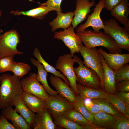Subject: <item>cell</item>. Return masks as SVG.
I'll list each match as a JSON object with an SVG mask.
<instances>
[{"label": "cell", "instance_id": "6da1fadb", "mask_svg": "<svg viewBox=\"0 0 129 129\" xmlns=\"http://www.w3.org/2000/svg\"><path fill=\"white\" fill-rule=\"evenodd\" d=\"M76 34L84 46L88 48L102 46L105 48L110 53H122L123 49L113 39L102 32L97 33L90 30H85Z\"/></svg>", "mask_w": 129, "mask_h": 129}, {"label": "cell", "instance_id": "7a4b0ae2", "mask_svg": "<svg viewBox=\"0 0 129 129\" xmlns=\"http://www.w3.org/2000/svg\"><path fill=\"white\" fill-rule=\"evenodd\" d=\"M0 86V109L11 105L15 97L23 91L20 78L14 75L4 73L1 75Z\"/></svg>", "mask_w": 129, "mask_h": 129}, {"label": "cell", "instance_id": "3957f363", "mask_svg": "<svg viewBox=\"0 0 129 129\" xmlns=\"http://www.w3.org/2000/svg\"><path fill=\"white\" fill-rule=\"evenodd\" d=\"M73 58L75 62L79 64L77 67H74L77 77V82L85 86L102 90L100 78L96 72L91 69L85 66L83 61L77 56L74 55Z\"/></svg>", "mask_w": 129, "mask_h": 129}, {"label": "cell", "instance_id": "277c9868", "mask_svg": "<svg viewBox=\"0 0 129 129\" xmlns=\"http://www.w3.org/2000/svg\"><path fill=\"white\" fill-rule=\"evenodd\" d=\"M79 52L83 58V62L85 66L94 70L98 76L103 90V68L98 50L96 47L89 48L82 45Z\"/></svg>", "mask_w": 129, "mask_h": 129}, {"label": "cell", "instance_id": "5b68a950", "mask_svg": "<svg viewBox=\"0 0 129 129\" xmlns=\"http://www.w3.org/2000/svg\"><path fill=\"white\" fill-rule=\"evenodd\" d=\"M20 40V35L15 30H10L0 35V59L22 54L23 52L18 50L17 48Z\"/></svg>", "mask_w": 129, "mask_h": 129}, {"label": "cell", "instance_id": "8992f818", "mask_svg": "<svg viewBox=\"0 0 129 129\" xmlns=\"http://www.w3.org/2000/svg\"><path fill=\"white\" fill-rule=\"evenodd\" d=\"M104 33L111 37L122 49L129 51V32L122 27L114 19L103 22Z\"/></svg>", "mask_w": 129, "mask_h": 129}, {"label": "cell", "instance_id": "52a82bcc", "mask_svg": "<svg viewBox=\"0 0 129 129\" xmlns=\"http://www.w3.org/2000/svg\"><path fill=\"white\" fill-rule=\"evenodd\" d=\"M70 54H64L59 56L56 61V68L67 78L70 87L76 95L79 93L77 88V77L74 71L73 65L75 61Z\"/></svg>", "mask_w": 129, "mask_h": 129}, {"label": "cell", "instance_id": "ba28073f", "mask_svg": "<svg viewBox=\"0 0 129 129\" xmlns=\"http://www.w3.org/2000/svg\"><path fill=\"white\" fill-rule=\"evenodd\" d=\"M46 108L54 120L64 113L73 109V103L59 94L50 96L45 101Z\"/></svg>", "mask_w": 129, "mask_h": 129}, {"label": "cell", "instance_id": "9c48e42d", "mask_svg": "<svg viewBox=\"0 0 129 129\" xmlns=\"http://www.w3.org/2000/svg\"><path fill=\"white\" fill-rule=\"evenodd\" d=\"M74 28L71 25L64 31L56 32L55 38L61 40L70 50V54L73 57L76 53H79L82 42L79 37L74 31Z\"/></svg>", "mask_w": 129, "mask_h": 129}, {"label": "cell", "instance_id": "30bf717a", "mask_svg": "<svg viewBox=\"0 0 129 129\" xmlns=\"http://www.w3.org/2000/svg\"><path fill=\"white\" fill-rule=\"evenodd\" d=\"M104 3L105 0H100L95 5L93 12L88 16L86 22L77 28V32H82L89 27H91L93 31L97 33L99 32L101 29H104L103 22L100 18V14L102 9L105 8Z\"/></svg>", "mask_w": 129, "mask_h": 129}, {"label": "cell", "instance_id": "8fae6325", "mask_svg": "<svg viewBox=\"0 0 129 129\" xmlns=\"http://www.w3.org/2000/svg\"><path fill=\"white\" fill-rule=\"evenodd\" d=\"M24 92L36 95L45 101L50 96L37 80L36 74L30 73L29 75L21 80Z\"/></svg>", "mask_w": 129, "mask_h": 129}, {"label": "cell", "instance_id": "7c38bea8", "mask_svg": "<svg viewBox=\"0 0 129 129\" xmlns=\"http://www.w3.org/2000/svg\"><path fill=\"white\" fill-rule=\"evenodd\" d=\"M107 65L115 73L124 64L129 62V54L108 53L102 48L98 50Z\"/></svg>", "mask_w": 129, "mask_h": 129}, {"label": "cell", "instance_id": "4fadbf2b", "mask_svg": "<svg viewBox=\"0 0 129 129\" xmlns=\"http://www.w3.org/2000/svg\"><path fill=\"white\" fill-rule=\"evenodd\" d=\"M21 95L16 96L11 104L15 107V110L23 118L31 128L33 129L35 124L36 114L25 105Z\"/></svg>", "mask_w": 129, "mask_h": 129}, {"label": "cell", "instance_id": "5bb4252c", "mask_svg": "<svg viewBox=\"0 0 129 129\" xmlns=\"http://www.w3.org/2000/svg\"><path fill=\"white\" fill-rule=\"evenodd\" d=\"M76 0V9L74 12V16L72 23V26L75 28L77 25L86 18L88 14L91 11L92 6H95L94 0Z\"/></svg>", "mask_w": 129, "mask_h": 129}, {"label": "cell", "instance_id": "9a60e30c", "mask_svg": "<svg viewBox=\"0 0 129 129\" xmlns=\"http://www.w3.org/2000/svg\"><path fill=\"white\" fill-rule=\"evenodd\" d=\"M51 85L56 90L59 94L65 98L71 103L76 100L77 95L73 90L60 78L51 75L49 78Z\"/></svg>", "mask_w": 129, "mask_h": 129}, {"label": "cell", "instance_id": "2e32d148", "mask_svg": "<svg viewBox=\"0 0 129 129\" xmlns=\"http://www.w3.org/2000/svg\"><path fill=\"white\" fill-rule=\"evenodd\" d=\"M1 114L11 121L16 129H32L23 118L10 105L2 109Z\"/></svg>", "mask_w": 129, "mask_h": 129}, {"label": "cell", "instance_id": "e0dca14e", "mask_svg": "<svg viewBox=\"0 0 129 129\" xmlns=\"http://www.w3.org/2000/svg\"><path fill=\"white\" fill-rule=\"evenodd\" d=\"M99 53L103 68V90L107 94H115L117 91L115 88V72L107 65L103 57Z\"/></svg>", "mask_w": 129, "mask_h": 129}, {"label": "cell", "instance_id": "ac0fdd59", "mask_svg": "<svg viewBox=\"0 0 129 129\" xmlns=\"http://www.w3.org/2000/svg\"><path fill=\"white\" fill-rule=\"evenodd\" d=\"M62 128L54 124L50 113L46 108L36 114L35 124L34 129H62Z\"/></svg>", "mask_w": 129, "mask_h": 129}, {"label": "cell", "instance_id": "d6986e66", "mask_svg": "<svg viewBox=\"0 0 129 129\" xmlns=\"http://www.w3.org/2000/svg\"><path fill=\"white\" fill-rule=\"evenodd\" d=\"M21 96L25 105L34 113H40L46 108L45 101L36 95L23 91Z\"/></svg>", "mask_w": 129, "mask_h": 129}, {"label": "cell", "instance_id": "ffe728a7", "mask_svg": "<svg viewBox=\"0 0 129 129\" xmlns=\"http://www.w3.org/2000/svg\"><path fill=\"white\" fill-rule=\"evenodd\" d=\"M56 17L49 23L52 27V31L54 32L59 28L64 30L69 27L73 21L74 12H68L63 13L61 12L56 11Z\"/></svg>", "mask_w": 129, "mask_h": 129}, {"label": "cell", "instance_id": "44dd1931", "mask_svg": "<svg viewBox=\"0 0 129 129\" xmlns=\"http://www.w3.org/2000/svg\"><path fill=\"white\" fill-rule=\"evenodd\" d=\"M30 60L33 65L37 67L38 70L36 74L37 78L42 84L50 96H56L58 94L56 91L53 89L49 85L47 79L48 72L41 64L32 58H31Z\"/></svg>", "mask_w": 129, "mask_h": 129}, {"label": "cell", "instance_id": "7402d4cb", "mask_svg": "<svg viewBox=\"0 0 129 129\" xmlns=\"http://www.w3.org/2000/svg\"><path fill=\"white\" fill-rule=\"evenodd\" d=\"M129 4L127 0H122L111 11V15L121 24L125 25L129 22Z\"/></svg>", "mask_w": 129, "mask_h": 129}, {"label": "cell", "instance_id": "603a6c76", "mask_svg": "<svg viewBox=\"0 0 129 129\" xmlns=\"http://www.w3.org/2000/svg\"><path fill=\"white\" fill-rule=\"evenodd\" d=\"M93 124L102 129H113L116 118L101 111L93 115Z\"/></svg>", "mask_w": 129, "mask_h": 129}, {"label": "cell", "instance_id": "cb8c5ba5", "mask_svg": "<svg viewBox=\"0 0 129 129\" xmlns=\"http://www.w3.org/2000/svg\"><path fill=\"white\" fill-rule=\"evenodd\" d=\"M55 11L51 7L48 6H41L29 10L25 11H12L10 13L16 15H23L32 17L35 18L41 19L50 11Z\"/></svg>", "mask_w": 129, "mask_h": 129}, {"label": "cell", "instance_id": "d4e9b609", "mask_svg": "<svg viewBox=\"0 0 129 129\" xmlns=\"http://www.w3.org/2000/svg\"><path fill=\"white\" fill-rule=\"evenodd\" d=\"M77 84L79 94L84 98H106L108 94L102 90L85 86L77 83Z\"/></svg>", "mask_w": 129, "mask_h": 129}, {"label": "cell", "instance_id": "484cf974", "mask_svg": "<svg viewBox=\"0 0 129 129\" xmlns=\"http://www.w3.org/2000/svg\"><path fill=\"white\" fill-rule=\"evenodd\" d=\"M33 55L37 60L41 64L48 72L51 73L54 76L60 78L69 86L70 85L69 82L66 77L63 74L61 73L60 71H57L55 68L50 65L43 59L38 48H35L33 53Z\"/></svg>", "mask_w": 129, "mask_h": 129}, {"label": "cell", "instance_id": "4316f807", "mask_svg": "<svg viewBox=\"0 0 129 129\" xmlns=\"http://www.w3.org/2000/svg\"><path fill=\"white\" fill-rule=\"evenodd\" d=\"M100 106L101 111L111 115L116 118L123 114L118 112L106 98H98L91 99Z\"/></svg>", "mask_w": 129, "mask_h": 129}, {"label": "cell", "instance_id": "83f0119b", "mask_svg": "<svg viewBox=\"0 0 129 129\" xmlns=\"http://www.w3.org/2000/svg\"><path fill=\"white\" fill-rule=\"evenodd\" d=\"M84 98L79 94L73 103V109L82 115L88 121L93 124V116L91 114L86 108L84 102Z\"/></svg>", "mask_w": 129, "mask_h": 129}, {"label": "cell", "instance_id": "f1b7e54d", "mask_svg": "<svg viewBox=\"0 0 129 129\" xmlns=\"http://www.w3.org/2000/svg\"><path fill=\"white\" fill-rule=\"evenodd\" d=\"M106 98L120 113L129 117V106L127 105L115 94H107Z\"/></svg>", "mask_w": 129, "mask_h": 129}, {"label": "cell", "instance_id": "f546056e", "mask_svg": "<svg viewBox=\"0 0 129 129\" xmlns=\"http://www.w3.org/2000/svg\"><path fill=\"white\" fill-rule=\"evenodd\" d=\"M62 115L69 120L77 124L83 128L91 124L81 113L74 109L68 111Z\"/></svg>", "mask_w": 129, "mask_h": 129}, {"label": "cell", "instance_id": "4dcf8cb0", "mask_svg": "<svg viewBox=\"0 0 129 129\" xmlns=\"http://www.w3.org/2000/svg\"><path fill=\"white\" fill-rule=\"evenodd\" d=\"M31 70L30 66L24 62H17L14 61L11 71L14 75L21 78L29 72Z\"/></svg>", "mask_w": 129, "mask_h": 129}, {"label": "cell", "instance_id": "1f68e13d", "mask_svg": "<svg viewBox=\"0 0 129 129\" xmlns=\"http://www.w3.org/2000/svg\"><path fill=\"white\" fill-rule=\"evenodd\" d=\"M53 122L56 125L67 129H83L82 127L62 115L57 117L54 119Z\"/></svg>", "mask_w": 129, "mask_h": 129}, {"label": "cell", "instance_id": "d6a6232c", "mask_svg": "<svg viewBox=\"0 0 129 129\" xmlns=\"http://www.w3.org/2000/svg\"><path fill=\"white\" fill-rule=\"evenodd\" d=\"M116 82L124 80H129V65L128 63L122 66L115 73Z\"/></svg>", "mask_w": 129, "mask_h": 129}, {"label": "cell", "instance_id": "836d02e7", "mask_svg": "<svg viewBox=\"0 0 129 129\" xmlns=\"http://www.w3.org/2000/svg\"><path fill=\"white\" fill-rule=\"evenodd\" d=\"M14 61L13 57L7 56L0 59V73L11 71Z\"/></svg>", "mask_w": 129, "mask_h": 129}, {"label": "cell", "instance_id": "e575fe53", "mask_svg": "<svg viewBox=\"0 0 129 129\" xmlns=\"http://www.w3.org/2000/svg\"><path fill=\"white\" fill-rule=\"evenodd\" d=\"M84 105L87 110L91 114L94 115L101 111L99 105L91 99L84 98Z\"/></svg>", "mask_w": 129, "mask_h": 129}, {"label": "cell", "instance_id": "d590c367", "mask_svg": "<svg viewBox=\"0 0 129 129\" xmlns=\"http://www.w3.org/2000/svg\"><path fill=\"white\" fill-rule=\"evenodd\" d=\"M129 117L124 115L116 118L113 129H129Z\"/></svg>", "mask_w": 129, "mask_h": 129}, {"label": "cell", "instance_id": "8d00e7d4", "mask_svg": "<svg viewBox=\"0 0 129 129\" xmlns=\"http://www.w3.org/2000/svg\"><path fill=\"white\" fill-rule=\"evenodd\" d=\"M63 0H48L45 2L41 4L40 6H48L53 8L56 11L61 12V4Z\"/></svg>", "mask_w": 129, "mask_h": 129}, {"label": "cell", "instance_id": "74e56055", "mask_svg": "<svg viewBox=\"0 0 129 129\" xmlns=\"http://www.w3.org/2000/svg\"><path fill=\"white\" fill-rule=\"evenodd\" d=\"M116 91L129 92V80H124L116 82Z\"/></svg>", "mask_w": 129, "mask_h": 129}, {"label": "cell", "instance_id": "f35d334b", "mask_svg": "<svg viewBox=\"0 0 129 129\" xmlns=\"http://www.w3.org/2000/svg\"><path fill=\"white\" fill-rule=\"evenodd\" d=\"M0 129H16L12 124L9 123L6 118L1 114L0 115Z\"/></svg>", "mask_w": 129, "mask_h": 129}, {"label": "cell", "instance_id": "ab89813d", "mask_svg": "<svg viewBox=\"0 0 129 129\" xmlns=\"http://www.w3.org/2000/svg\"><path fill=\"white\" fill-rule=\"evenodd\" d=\"M115 95L125 103L129 106V92L117 91Z\"/></svg>", "mask_w": 129, "mask_h": 129}, {"label": "cell", "instance_id": "60d3db41", "mask_svg": "<svg viewBox=\"0 0 129 129\" xmlns=\"http://www.w3.org/2000/svg\"><path fill=\"white\" fill-rule=\"evenodd\" d=\"M122 0H105L104 6L106 9L111 11L120 3Z\"/></svg>", "mask_w": 129, "mask_h": 129}, {"label": "cell", "instance_id": "b9f144b4", "mask_svg": "<svg viewBox=\"0 0 129 129\" xmlns=\"http://www.w3.org/2000/svg\"><path fill=\"white\" fill-rule=\"evenodd\" d=\"M84 129H102V128L98 127L93 124H89L84 127Z\"/></svg>", "mask_w": 129, "mask_h": 129}, {"label": "cell", "instance_id": "7bdbcfd3", "mask_svg": "<svg viewBox=\"0 0 129 129\" xmlns=\"http://www.w3.org/2000/svg\"><path fill=\"white\" fill-rule=\"evenodd\" d=\"M1 75H0V85L1 83Z\"/></svg>", "mask_w": 129, "mask_h": 129}, {"label": "cell", "instance_id": "ee69618b", "mask_svg": "<svg viewBox=\"0 0 129 129\" xmlns=\"http://www.w3.org/2000/svg\"><path fill=\"white\" fill-rule=\"evenodd\" d=\"M3 32V31L1 30H0V34L2 32Z\"/></svg>", "mask_w": 129, "mask_h": 129}, {"label": "cell", "instance_id": "f6af8a7d", "mask_svg": "<svg viewBox=\"0 0 129 129\" xmlns=\"http://www.w3.org/2000/svg\"><path fill=\"white\" fill-rule=\"evenodd\" d=\"M1 12L0 10V16H1Z\"/></svg>", "mask_w": 129, "mask_h": 129}, {"label": "cell", "instance_id": "bcb514c9", "mask_svg": "<svg viewBox=\"0 0 129 129\" xmlns=\"http://www.w3.org/2000/svg\"></svg>", "mask_w": 129, "mask_h": 129}]
</instances>
